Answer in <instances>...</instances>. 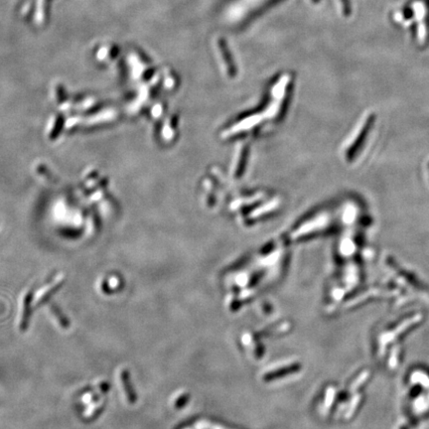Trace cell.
Returning <instances> with one entry per match:
<instances>
[{"mask_svg": "<svg viewBox=\"0 0 429 429\" xmlns=\"http://www.w3.org/2000/svg\"><path fill=\"white\" fill-rule=\"evenodd\" d=\"M120 380L122 383V387L123 390L125 392V394L127 396V399L130 403H134L136 401V393L133 391V388L131 386L130 383V379H129V373L128 371L123 370L120 374Z\"/></svg>", "mask_w": 429, "mask_h": 429, "instance_id": "4", "label": "cell"}, {"mask_svg": "<svg viewBox=\"0 0 429 429\" xmlns=\"http://www.w3.org/2000/svg\"><path fill=\"white\" fill-rule=\"evenodd\" d=\"M51 312L53 313V315L57 318V321L59 322V324L61 325V327L62 328H64V329H68L69 328V326H70V323H69V320L66 318V316L61 312V310L57 307V306H55V305H51Z\"/></svg>", "mask_w": 429, "mask_h": 429, "instance_id": "5", "label": "cell"}, {"mask_svg": "<svg viewBox=\"0 0 429 429\" xmlns=\"http://www.w3.org/2000/svg\"><path fill=\"white\" fill-rule=\"evenodd\" d=\"M63 282H64V279H63V278L57 279V280H55L51 285H49L48 287L42 289L41 292H39L38 295H37V297H36V304H37V305H39V304H43V303L46 302L48 299H50V297L53 295V293L56 292V291L61 287L62 284H63Z\"/></svg>", "mask_w": 429, "mask_h": 429, "instance_id": "2", "label": "cell"}, {"mask_svg": "<svg viewBox=\"0 0 429 429\" xmlns=\"http://www.w3.org/2000/svg\"><path fill=\"white\" fill-rule=\"evenodd\" d=\"M375 121H376V115L375 114H371L369 116L367 122L365 123L363 129L361 130L360 135L358 136V138L354 142V144L351 146V148L348 151V159L349 160H353L354 157L358 154V152H359L360 149L363 147L364 143H365V141H366V139H367V137H368V135H369V133H370V131L372 129V126L375 123Z\"/></svg>", "mask_w": 429, "mask_h": 429, "instance_id": "1", "label": "cell"}, {"mask_svg": "<svg viewBox=\"0 0 429 429\" xmlns=\"http://www.w3.org/2000/svg\"><path fill=\"white\" fill-rule=\"evenodd\" d=\"M31 300H32V294L30 292L26 293L23 297V311L21 315V321H20V329L22 331H25L28 328L30 315H31Z\"/></svg>", "mask_w": 429, "mask_h": 429, "instance_id": "3", "label": "cell"}]
</instances>
